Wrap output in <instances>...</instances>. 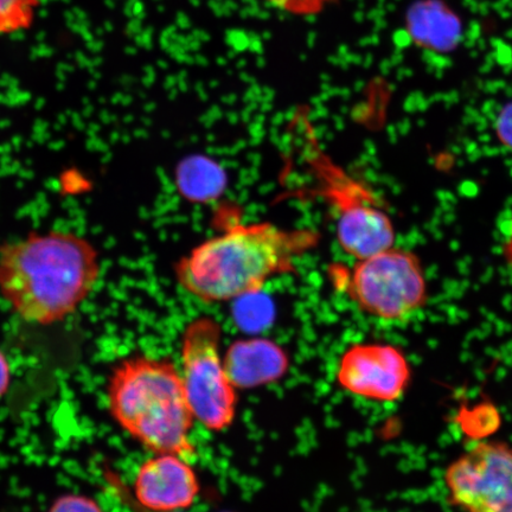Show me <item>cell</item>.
I'll return each instance as SVG.
<instances>
[{
  "label": "cell",
  "instance_id": "1",
  "mask_svg": "<svg viewBox=\"0 0 512 512\" xmlns=\"http://www.w3.org/2000/svg\"><path fill=\"white\" fill-rule=\"evenodd\" d=\"M320 238L311 228L236 222L178 260L177 283L207 304L254 296L273 279L296 272L298 262L319 246Z\"/></svg>",
  "mask_w": 512,
  "mask_h": 512
},
{
  "label": "cell",
  "instance_id": "2",
  "mask_svg": "<svg viewBox=\"0 0 512 512\" xmlns=\"http://www.w3.org/2000/svg\"><path fill=\"white\" fill-rule=\"evenodd\" d=\"M100 274L98 249L79 234L32 232L0 245V296L30 324L51 325L74 315Z\"/></svg>",
  "mask_w": 512,
  "mask_h": 512
},
{
  "label": "cell",
  "instance_id": "3",
  "mask_svg": "<svg viewBox=\"0 0 512 512\" xmlns=\"http://www.w3.org/2000/svg\"><path fill=\"white\" fill-rule=\"evenodd\" d=\"M107 402L114 421L145 450L195 457L191 432L196 421L181 371L170 358H125L108 381Z\"/></svg>",
  "mask_w": 512,
  "mask_h": 512
},
{
  "label": "cell",
  "instance_id": "4",
  "mask_svg": "<svg viewBox=\"0 0 512 512\" xmlns=\"http://www.w3.org/2000/svg\"><path fill=\"white\" fill-rule=\"evenodd\" d=\"M312 195L322 198L335 216L342 251L355 260L395 245L392 219L366 184L352 177L318 143L310 121L296 124Z\"/></svg>",
  "mask_w": 512,
  "mask_h": 512
},
{
  "label": "cell",
  "instance_id": "5",
  "mask_svg": "<svg viewBox=\"0 0 512 512\" xmlns=\"http://www.w3.org/2000/svg\"><path fill=\"white\" fill-rule=\"evenodd\" d=\"M331 285L364 315L386 322H403L424 309L428 293L421 262L406 249L390 247L351 267H328Z\"/></svg>",
  "mask_w": 512,
  "mask_h": 512
},
{
  "label": "cell",
  "instance_id": "6",
  "mask_svg": "<svg viewBox=\"0 0 512 512\" xmlns=\"http://www.w3.org/2000/svg\"><path fill=\"white\" fill-rule=\"evenodd\" d=\"M222 328L213 317H198L181 339L182 382L195 421L211 432L232 427L238 411V389L224 366Z\"/></svg>",
  "mask_w": 512,
  "mask_h": 512
},
{
  "label": "cell",
  "instance_id": "7",
  "mask_svg": "<svg viewBox=\"0 0 512 512\" xmlns=\"http://www.w3.org/2000/svg\"><path fill=\"white\" fill-rule=\"evenodd\" d=\"M448 499L465 512H512V446L484 441L445 472Z\"/></svg>",
  "mask_w": 512,
  "mask_h": 512
},
{
  "label": "cell",
  "instance_id": "8",
  "mask_svg": "<svg viewBox=\"0 0 512 512\" xmlns=\"http://www.w3.org/2000/svg\"><path fill=\"white\" fill-rule=\"evenodd\" d=\"M336 382L344 392L374 402L398 401L412 382V368L392 344L355 343L337 363Z\"/></svg>",
  "mask_w": 512,
  "mask_h": 512
},
{
  "label": "cell",
  "instance_id": "9",
  "mask_svg": "<svg viewBox=\"0 0 512 512\" xmlns=\"http://www.w3.org/2000/svg\"><path fill=\"white\" fill-rule=\"evenodd\" d=\"M201 485L190 460L163 453L145 460L133 482V495L147 512H179L195 504Z\"/></svg>",
  "mask_w": 512,
  "mask_h": 512
},
{
  "label": "cell",
  "instance_id": "10",
  "mask_svg": "<svg viewBox=\"0 0 512 512\" xmlns=\"http://www.w3.org/2000/svg\"><path fill=\"white\" fill-rule=\"evenodd\" d=\"M224 366L238 390H251L280 381L290 369V357L267 338L239 339L223 355Z\"/></svg>",
  "mask_w": 512,
  "mask_h": 512
},
{
  "label": "cell",
  "instance_id": "11",
  "mask_svg": "<svg viewBox=\"0 0 512 512\" xmlns=\"http://www.w3.org/2000/svg\"><path fill=\"white\" fill-rule=\"evenodd\" d=\"M407 28L419 46L435 51H450L457 46L462 24L440 0H421L408 11Z\"/></svg>",
  "mask_w": 512,
  "mask_h": 512
},
{
  "label": "cell",
  "instance_id": "12",
  "mask_svg": "<svg viewBox=\"0 0 512 512\" xmlns=\"http://www.w3.org/2000/svg\"><path fill=\"white\" fill-rule=\"evenodd\" d=\"M37 6L38 0H0V35L30 28Z\"/></svg>",
  "mask_w": 512,
  "mask_h": 512
},
{
  "label": "cell",
  "instance_id": "13",
  "mask_svg": "<svg viewBox=\"0 0 512 512\" xmlns=\"http://www.w3.org/2000/svg\"><path fill=\"white\" fill-rule=\"evenodd\" d=\"M48 512H104L94 498L68 494L56 499Z\"/></svg>",
  "mask_w": 512,
  "mask_h": 512
},
{
  "label": "cell",
  "instance_id": "14",
  "mask_svg": "<svg viewBox=\"0 0 512 512\" xmlns=\"http://www.w3.org/2000/svg\"><path fill=\"white\" fill-rule=\"evenodd\" d=\"M275 8L298 16L316 15L334 0H267Z\"/></svg>",
  "mask_w": 512,
  "mask_h": 512
},
{
  "label": "cell",
  "instance_id": "15",
  "mask_svg": "<svg viewBox=\"0 0 512 512\" xmlns=\"http://www.w3.org/2000/svg\"><path fill=\"white\" fill-rule=\"evenodd\" d=\"M495 130L499 143L512 151V102L502 108L496 120Z\"/></svg>",
  "mask_w": 512,
  "mask_h": 512
},
{
  "label": "cell",
  "instance_id": "16",
  "mask_svg": "<svg viewBox=\"0 0 512 512\" xmlns=\"http://www.w3.org/2000/svg\"><path fill=\"white\" fill-rule=\"evenodd\" d=\"M11 383V367L8 358L0 351V399L8 393Z\"/></svg>",
  "mask_w": 512,
  "mask_h": 512
},
{
  "label": "cell",
  "instance_id": "17",
  "mask_svg": "<svg viewBox=\"0 0 512 512\" xmlns=\"http://www.w3.org/2000/svg\"><path fill=\"white\" fill-rule=\"evenodd\" d=\"M503 255L505 261H507L508 264L512 267V227L508 239L504 243Z\"/></svg>",
  "mask_w": 512,
  "mask_h": 512
},
{
  "label": "cell",
  "instance_id": "18",
  "mask_svg": "<svg viewBox=\"0 0 512 512\" xmlns=\"http://www.w3.org/2000/svg\"><path fill=\"white\" fill-rule=\"evenodd\" d=\"M179 512H181V511H179Z\"/></svg>",
  "mask_w": 512,
  "mask_h": 512
},
{
  "label": "cell",
  "instance_id": "19",
  "mask_svg": "<svg viewBox=\"0 0 512 512\" xmlns=\"http://www.w3.org/2000/svg\"><path fill=\"white\" fill-rule=\"evenodd\" d=\"M226 512H228V511H226Z\"/></svg>",
  "mask_w": 512,
  "mask_h": 512
}]
</instances>
